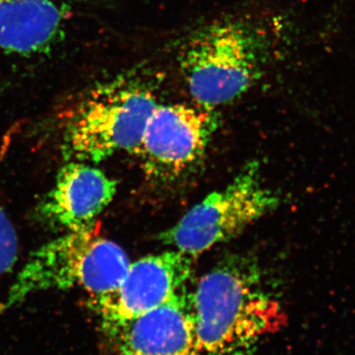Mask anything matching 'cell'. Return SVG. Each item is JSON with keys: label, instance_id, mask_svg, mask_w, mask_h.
Returning a JSON list of instances; mask_svg holds the SVG:
<instances>
[{"label": "cell", "instance_id": "6da1fadb", "mask_svg": "<svg viewBox=\"0 0 355 355\" xmlns=\"http://www.w3.org/2000/svg\"><path fill=\"white\" fill-rule=\"evenodd\" d=\"M198 355H251L284 328L286 313L252 261H221L189 293Z\"/></svg>", "mask_w": 355, "mask_h": 355}, {"label": "cell", "instance_id": "7a4b0ae2", "mask_svg": "<svg viewBox=\"0 0 355 355\" xmlns=\"http://www.w3.org/2000/svg\"><path fill=\"white\" fill-rule=\"evenodd\" d=\"M270 55L272 41L263 27L228 18L189 35L178 53V64L193 103L216 110L253 87Z\"/></svg>", "mask_w": 355, "mask_h": 355}, {"label": "cell", "instance_id": "3957f363", "mask_svg": "<svg viewBox=\"0 0 355 355\" xmlns=\"http://www.w3.org/2000/svg\"><path fill=\"white\" fill-rule=\"evenodd\" d=\"M156 85L142 71H128L87 91L70 110L62 142L67 157L98 163L120 151L137 153L159 104Z\"/></svg>", "mask_w": 355, "mask_h": 355}, {"label": "cell", "instance_id": "277c9868", "mask_svg": "<svg viewBox=\"0 0 355 355\" xmlns=\"http://www.w3.org/2000/svg\"><path fill=\"white\" fill-rule=\"evenodd\" d=\"M130 261L123 248L93 227L69 231L30 257L0 303V314L37 292L81 288L91 297L108 294L123 282Z\"/></svg>", "mask_w": 355, "mask_h": 355}, {"label": "cell", "instance_id": "5b68a950", "mask_svg": "<svg viewBox=\"0 0 355 355\" xmlns=\"http://www.w3.org/2000/svg\"><path fill=\"white\" fill-rule=\"evenodd\" d=\"M279 196L261 182L258 163L245 166L230 184L214 191L160 235L168 246L197 258L239 235L277 209Z\"/></svg>", "mask_w": 355, "mask_h": 355}, {"label": "cell", "instance_id": "8992f818", "mask_svg": "<svg viewBox=\"0 0 355 355\" xmlns=\"http://www.w3.org/2000/svg\"><path fill=\"white\" fill-rule=\"evenodd\" d=\"M216 110L193 104H159L153 110L140 156L148 176L175 179L202 157L218 125Z\"/></svg>", "mask_w": 355, "mask_h": 355}, {"label": "cell", "instance_id": "52a82bcc", "mask_svg": "<svg viewBox=\"0 0 355 355\" xmlns=\"http://www.w3.org/2000/svg\"><path fill=\"white\" fill-rule=\"evenodd\" d=\"M195 258L173 249L130 263L118 288L90 297L103 327L120 323L157 308L186 288Z\"/></svg>", "mask_w": 355, "mask_h": 355}, {"label": "cell", "instance_id": "ba28073f", "mask_svg": "<svg viewBox=\"0 0 355 355\" xmlns=\"http://www.w3.org/2000/svg\"><path fill=\"white\" fill-rule=\"evenodd\" d=\"M103 329L120 355H198L187 288L157 308Z\"/></svg>", "mask_w": 355, "mask_h": 355}, {"label": "cell", "instance_id": "9c48e42d", "mask_svg": "<svg viewBox=\"0 0 355 355\" xmlns=\"http://www.w3.org/2000/svg\"><path fill=\"white\" fill-rule=\"evenodd\" d=\"M116 193V182L101 170L70 160L40 205V216L65 232L93 227Z\"/></svg>", "mask_w": 355, "mask_h": 355}, {"label": "cell", "instance_id": "30bf717a", "mask_svg": "<svg viewBox=\"0 0 355 355\" xmlns=\"http://www.w3.org/2000/svg\"><path fill=\"white\" fill-rule=\"evenodd\" d=\"M64 18L62 0H0V50L42 53L55 43Z\"/></svg>", "mask_w": 355, "mask_h": 355}, {"label": "cell", "instance_id": "8fae6325", "mask_svg": "<svg viewBox=\"0 0 355 355\" xmlns=\"http://www.w3.org/2000/svg\"><path fill=\"white\" fill-rule=\"evenodd\" d=\"M18 257V237L12 222L0 207V277L12 270Z\"/></svg>", "mask_w": 355, "mask_h": 355}]
</instances>
